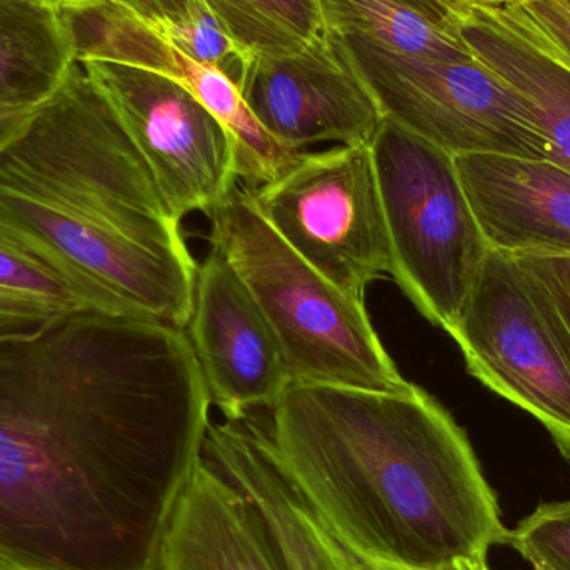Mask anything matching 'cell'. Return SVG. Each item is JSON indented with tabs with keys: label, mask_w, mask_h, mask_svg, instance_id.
Masks as SVG:
<instances>
[{
	"label": "cell",
	"mask_w": 570,
	"mask_h": 570,
	"mask_svg": "<svg viewBox=\"0 0 570 570\" xmlns=\"http://www.w3.org/2000/svg\"><path fill=\"white\" fill-rule=\"evenodd\" d=\"M210 399L184 328L83 311L0 337V570H159Z\"/></svg>",
	"instance_id": "cell-1"
},
{
	"label": "cell",
	"mask_w": 570,
	"mask_h": 570,
	"mask_svg": "<svg viewBox=\"0 0 570 570\" xmlns=\"http://www.w3.org/2000/svg\"><path fill=\"white\" fill-rule=\"evenodd\" d=\"M269 411L261 432L285 481L375 569L441 570L508 544L468 435L419 385L288 384Z\"/></svg>",
	"instance_id": "cell-2"
},
{
	"label": "cell",
	"mask_w": 570,
	"mask_h": 570,
	"mask_svg": "<svg viewBox=\"0 0 570 570\" xmlns=\"http://www.w3.org/2000/svg\"><path fill=\"white\" fill-rule=\"evenodd\" d=\"M0 229L89 311L189 325L197 264L180 223L82 63L0 137Z\"/></svg>",
	"instance_id": "cell-3"
},
{
	"label": "cell",
	"mask_w": 570,
	"mask_h": 570,
	"mask_svg": "<svg viewBox=\"0 0 570 570\" xmlns=\"http://www.w3.org/2000/svg\"><path fill=\"white\" fill-rule=\"evenodd\" d=\"M210 243L269 322L291 384L395 392L409 387L364 302L305 263L271 227L239 183L214 210Z\"/></svg>",
	"instance_id": "cell-4"
},
{
	"label": "cell",
	"mask_w": 570,
	"mask_h": 570,
	"mask_svg": "<svg viewBox=\"0 0 570 570\" xmlns=\"http://www.w3.org/2000/svg\"><path fill=\"white\" fill-rule=\"evenodd\" d=\"M371 150L392 277L428 321L449 332L489 253L454 156L387 119Z\"/></svg>",
	"instance_id": "cell-5"
},
{
	"label": "cell",
	"mask_w": 570,
	"mask_h": 570,
	"mask_svg": "<svg viewBox=\"0 0 570 570\" xmlns=\"http://www.w3.org/2000/svg\"><path fill=\"white\" fill-rule=\"evenodd\" d=\"M334 37L385 119L407 132L451 156L509 154L549 160L548 139L534 114L474 57L414 59Z\"/></svg>",
	"instance_id": "cell-6"
},
{
	"label": "cell",
	"mask_w": 570,
	"mask_h": 570,
	"mask_svg": "<svg viewBox=\"0 0 570 570\" xmlns=\"http://www.w3.org/2000/svg\"><path fill=\"white\" fill-rule=\"evenodd\" d=\"M247 193L285 243L351 297L364 302L368 284L392 277L371 146L297 154L277 179Z\"/></svg>",
	"instance_id": "cell-7"
},
{
	"label": "cell",
	"mask_w": 570,
	"mask_h": 570,
	"mask_svg": "<svg viewBox=\"0 0 570 570\" xmlns=\"http://www.w3.org/2000/svg\"><path fill=\"white\" fill-rule=\"evenodd\" d=\"M448 334L468 371L538 419L570 461V365L511 256L489 249Z\"/></svg>",
	"instance_id": "cell-8"
},
{
	"label": "cell",
	"mask_w": 570,
	"mask_h": 570,
	"mask_svg": "<svg viewBox=\"0 0 570 570\" xmlns=\"http://www.w3.org/2000/svg\"><path fill=\"white\" fill-rule=\"evenodd\" d=\"M146 160L174 219L213 216L239 183L229 130L169 77L122 63H82Z\"/></svg>",
	"instance_id": "cell-9"
},
{
	"label": "cell",
	"mask_w": 570,
	"mask_h": 570,
	"mask_svg": "<svg viewBox=\"0 0 570 570\" xmlns=\"http://www.w3.org/2000/svg\"><path fill=\"white\" fill-rule=\"evenodd\" d=\"M53 9L73 62L139 67L189 90L233 136L237 179L247 190L273 183L294 163L297 154L264 129L236 82L167 42L122 0H56Z\"/></svg>",
	"instance_id": "cell-10"
},
{
	"label": "cell",
	"mask_w": 570,
	"mask_h": 570,
	"mask_svg": "<svg viewBox=\"0 0 570 570\" xmlns=\"http://www.w3.org/2000/svg\"><path fill=\"white\" fill-rule=\"evenodd\" d=\"M239 90L264 129L295 154L322 142L371 146L385 119L328 32L304 52L257 57Z\"/></svg>",
	"instance_id": "cell-11"
},
{
	"label": "cell",
	"mask_w": 570,
	"mask_h": 570,
	"mask_svg": "<svg viewBox=\"0 0 570 570\" xmlns=\"http://www.w3.org/2000/svg\"><path fill=\"white\" fill-rule=\"evenodd\" d=\"M209 392L227 421L271 409L291 384L279 342L229 261L210 247L197 267L186 328Z\"/></svg>",
	"instance_id": "cell-12"
},
{
	"label": "cell",
	"mask_w": 570,
	"mask_h": 570,
	"mask_svg": "<svg viewBox=\"0 0 570 570\" xmlns=\"http://www.w3.org/2000/svg\"><path fill=\"white\" fill-rule=\"evenodd\" d=\"M454 163L489 249L570 257L568 167L509 154H464Z\"/></svg>",
	"instance_id": "cell-13"
},
{
	"label": "cell",
	"mask_w": 570,
	"mask_h": 570,
	"mask_svg": "<svg viewBox=\"0 0 570 570\" xmlns=\"http://www.w3.org/2000/svg\"><path fill=\"white\" fill-rule=\"evenodd\" d=\"M204 459L233 481L266 519L291 570H381L345 548L291 488L271 458L259 422L210 424Z\"/></svg>",
	"instance_id": "cell-14"
},
{
	"label": "cell",
	"mask_w": 570,
	"mask_h": 570,
	"mask_svg": "<svg viewBox=\"0 0 570 570\" xmlns=\"http://www.w3.org/2000/svg\"><path fill=\"white\" fill-rule=\"evenodd\" d=\"M159 570H291L257 505L206 459L184 489Z\"/></svg>",
	"instance_id": "cell-15"
},
{
	"label": "cell",
	"mask_w": 570,
	"mask_h": 570,
	"mask_svg": "<svg viewBox=\"0 0 570 570\" xmlns=\"http://www.w3.org/2000/svg\"><path fill=\"white\" fill-rule=\"evenodd\" d=\"M325 29L384 52L414 59L471 56L455 12L442 0H318Z\"/></svg>",
	"instance_id": "cell-16"
},
{
	"label": "cell",
	"mask_w": 570,
	"mask_h": 570,
	"mask_svg": "<svg viewBox=\"0 0 570 570\" xmlns=\"http://www.w3.org/2000/svg\"><path fill=\"white\" fill-rule=\"evenodd\" d=\"M73 63L53 2L0 0V106L30 112Z\"/></svg>",
	"instance_id": "cell-17"
},
{
	"label": "cell",
	"mask_w": 570,
	"mask_h": 570,
	"mask_svg": "<svg viewBox=\"0 0 570 570\" xmlns=\"http://www.w3.org/2000/svg\"><path fill=\"white\" fill-rule=\"evenodd\" d=\"M146 22L164 19L183 0H122ZM230 39L250 57L304 52L327 36L318 0H206Z\"/></svg>",
	"instance_id": "cell-18"
},
{
	"label": "cell",
	"mask_w": 570,
	"mask_h": 570,
	"mask_svg": "<svg viewBox=\"0 0 570 570\" xmlns=\"http://www.w3.org/2000/svg\"><path fill=\"white\" fill-rule=\"evenodd\" d=\"M89 311L76 291L0 229V337Z\"/></svg>",
	"instance_id": "cell-19"
},
{
	"label": "cell",
	"mask_w": 570,
	"mask_h": 570,
	"mask_svg": "<svg viewBox=\"0 0 570 570\" xmlns=\"http://www.w3.org/2000/svg\"><path fill=\"white\" fill-rule=\"evenodd\" d=\"M149 26L197 62L226 73L237 87L256 60L230 39L206 0H183L164 19Z\"/></svg>",
	"instance_id": "cell-20"
},
{
	"label": "cell",
	"mask_w": 570,
	"mask_h": 570,
	"mask_svg": "<svg viewBox=\"0 0 570 570\" xmlns=\"http://www.w3.org/2000/svg\"><path fill=\"white\" fill-rule=\"evenodd\" d=\"M472 9L570 73V0H518Z\"/></svg>",
	"instance_id": "cell-21"
},
{
	"label": "cell",
	"mask_w": 570,
	"mask_h": 570,
	"mask_svg": "<svg viewBox=\"0 0 570 570\" xmlns=\"http://www.w3.org/2000/svg\"><path fill=\"white\" fill-rule=\"evenodd\" d=\"M532 570H570V499L539 505L509 534Z\"/></svg>",
	"instance_id": "cell-22"
},
{
	"label": "cell",
	"mask_w": 570,
	"mask_h": 570,
	"mask_svg": "<svg viewBox=\"0 0 570 570\" xmlns=\"http://www.w3.org/2000/svg\"><path fill=\"white\" fill-rule=\"evenodd\" d=\"M511 257L570 365V257Z\"/></svg>",
	"instance_id": "cell-23"
},
{
	"label": "cell",
	"mask_w": 570,
	"mask_h": 570,
	"mask_svg": "<svg viewBox=\"0 0 570 570\" xmlns=\"http://www.w3.org/2000/svg\"><path fill=\"white\" fill-rule=\"evenodd\" d=\"M448 3L455 13L469 7H502L508 3L518 2V0H442Z\"/></svg>",
	"instance_id": "cell-24"
},
{
	"label": "cell",
	"mask_w": 570,
	"mask_h": 570,
	"mask_svg": "<svg viewBox=\"0 0 570 570\" xmlns=\"http://www.w3.org/2000/svg\"><path fill=\"white\" fill-rule=\"evenodd\" d=\"M29 112H22V110L7 109V107L0 106V137L6 136L10 129L17 126L23 117Z\"/></svg>",
	"instance_id": "cell-25"
},
{
	"label": "cell",
	"mask_w": 570,
	"mask_h": 570,
	"mask_svg": "<svg viewBox=\"0 0 570 570\" xmlns=\"http://www.w3.org/2000/svg\"><path fill=\"white\" fill-rule=\"evenodd\" d=\"M441 570H492L489 568L488 559H465V561L455 562L449 568Z\"/></svg>",
	"instance_id": "cell-26"
},
{
	"label": "cell",
	"mask_w": 570,
	"mask_h": 570,
	"mask_svg": "<svg viewBox=\"0 0 570 570\" xmlns=\"http://www.w3.org/2000/svg\"><path fill=\"white\" fill-rule=\"evenodd\" d=\"M49 2H56V0H49Z\"/></svg>",
	"instance_id": "cell-27"
}]
</instances>
